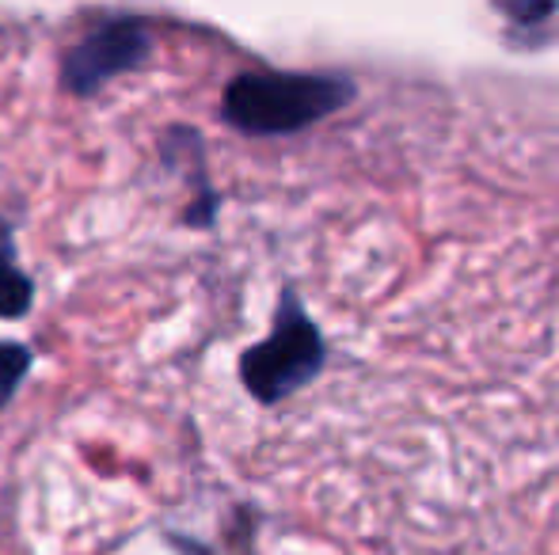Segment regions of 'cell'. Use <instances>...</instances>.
<instances>
[{
	"label": "cell",
	"instance_id": "obj_5",
	"mask_svg": "<svg viewBox=\"0 0 559 555\" xmlns=\"http://www.w3.org/2000/svg\"><path fill=\"white\" fill-rule=\"evenodd\" d=\"M31 373V350L20 342H0V408H8V400L15 396V388L23 385V377Z\"/></svg>",
	"mask_w": 559,
	"mask_h": 555
},
{
	"label": "cell",
	"instance_id": "obj_1",
	"mask_svg": "<svg viewBox=\"0 0 559 555\" xmlns=\"http://www.w3.org/2000/svg\"><path fill=\"white\" fill-rule=\"evenodd\" d=\"M346 99H350V84L343 76L243 73L225 88L222 114L228 126L243 130V134L271 137L294 134V130L328 119Z\"/></svg>",
	"mask_w": 559,
	"mask_h": 555
},
{
	"label": "cell",
	"instance_id": "obj_3",
	"mask_svg": "<svg viewBox=\"0 0 559 555\" xmlns=\"http://www.w3.org/2000/svg\"><path fill=\"white\" fill-rule=\"evenodd\" d=\"M148 53H153V31H148V23L122 15V20H111L92 31V35H84L66 53L61 84L69 92H76V96H96L107 81L145 65Z\"/></svg>",
	"mask_w": 559,
	"mask_h": 555
},
{
	"label": "cell",
	"instance_id": "obj_2",
	"mask_svg": "<svg viewBox=\"0 0 559 555\" xmlns=\"http://www.w3.org/2000/svg\"><path fill=\"white\" fill-rule=\"evenodd\" d=\"M324 365V342L294 293L282 297V309L274 316L271 339L251 347L240 358V377L259 403H278L305 388Z\"/></svg>",
	"mask_w": 559,
	"mask_h": 555
},
{
	"label": "cell",
	"instance_id": "obj_4",
	"mask_svg": "<svg viewBox=\"0 0 559 555\" xmlns=\"http://www.w3.org/2000/svg\"><path fill=\"white\" fill-rule=\"evenodd\" d=\"M8 255L12 252H0V319H20L35 301V286Z\"/></svg>",
	"mask_w": 559,
	"mask_h": 555
}]
</instances>
